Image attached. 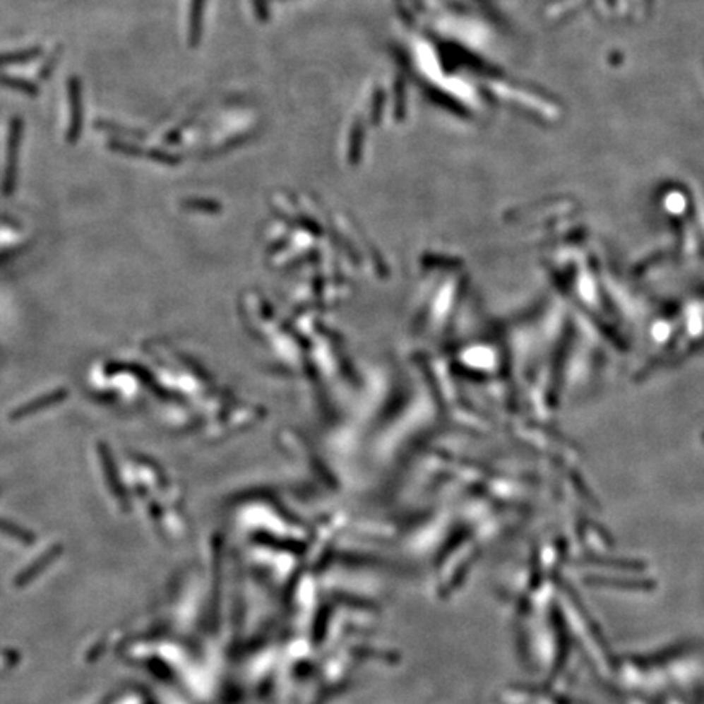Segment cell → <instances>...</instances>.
<instances>
[{
	"label": "cell",
	"instance_id": "6da1fadb",
	"mask_svg": "<svg viewBox=\"0 0 704 704\" xmlns=\"http://www.w3.org/2000/svg\"><path fill=\"white\" fill-rule=\"evenodd\" d=\"M67 393H64V391H61V393H57V395H47L44 396L43 400H36L33 401V403H30L28 406H25L23 410H18L17 412H15V416L20 417V416H25V414H30V412H35V411H38L41 410V407H44L47 405H51V403H56V401H59L64 398Z\"/></svg>",
	"mask_w": 704,
	"mask_h": 704
}]
</instances>
